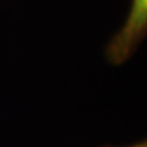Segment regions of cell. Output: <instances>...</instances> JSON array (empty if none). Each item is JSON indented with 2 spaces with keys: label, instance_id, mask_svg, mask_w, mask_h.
Returning a JSON list of instances; mask_svg holds the SVG:
<instances>
[{
  "label": "cell",
  "instance_id": "7a4b0ae2",
  "mask_svg": "<svg viewBox=\"0 0 147 147\" xmlns=\"http://www.w3.org/2000/svg\"><path fill=\"white\" fill-rule=\"evenodd\" d=\"M125 147H147V139L143 140V142L135 143V144H131V146H125Z\"/></svg>",
  "mask_w": 147,
  "mask_h": 147
},
{
  "label": "cell",
  "instance_id": "6da1fadb",
  "mask_svg": "<svg viewBox=\"0 0 147 147\" xmlns=\"http://www.w3.org/2000/svg\"><path fill=\"white\" fill-rule=\"evenodd\" d=\"M147 37V0H132L125 21L108 42L105 56L113 65L125 63Z\"/></svg>",
  "mask_w": 147,
  "mask_h": 147
}]
</instances>
